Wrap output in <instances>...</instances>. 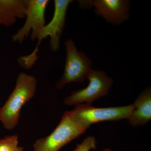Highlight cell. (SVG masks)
Wrapping results in <instances>:
<instances>
[{
  "label": "cell",
  "instance_id": "obj_1",
  "mask_svg": "<svg viewBox=\"0 0 151 151\" xmlns=\"http://www.w3.org/2000/svg\"><path fill=\"white\" fill-rule=\"evenodd\" d=\"M37 80L32 75L21 72L13 91L1 108L0 122L7 130H12L18 124L22 108L35 95Z\"/></svg>",
  "mask_w": 151,
  "mask_h": 151
},
{
  "label": "cell",
  "instance_id": "obj_2",
  "mask_svg": "<svg viewBox=\"0 0 151 151\" xmlns=\"http://www.w3.org/2000/svg\"><path fill=\"white\" fill-rule=\"evenodd\" d=\"M65 46L66 58L64 72L55 85L58 89L71 82H83L93 69L92 60L84 52L78 51L72 39L66 40Z\"/></svg>",
  "mask_w": 151,
  "mask_h": 151
},
{
  "label": "cell",
  "instance_id": "obj_3",
  "mask_svg": "<svg viewBox=\"0 0 151 151\" xmlns=\"http://www.w3.org/2000/svg\"><path fill=\"white\" fill-rule=\"evenodd\" d=\"M87 129L70 117L68 111L63 114L59 124L50 134L37 140L33 151H59L63 146L83 134Z\"/></svg>",
  "mask_w": 151,
  "mask_h": 151
},
{
  "label": "cell",
  "instance_id": "obj_4",
  "mask_svg": "<svg viewBox=\"0 0 151 151\" xmlns=\"http://www.w3.org/2000/svg\"><path fill=\"white\" fill-rule=\"evenodd\" d=\"M134 108L133 104L120 107L98 108L82 103L76 105L73 110L68 112L73 120L88 129L92 124L98 122L128 119Z\"/></svg>",
  "mask_w": 151,
  "mask_h": 151
},
{
  "label": "cell",
  "instance_id": "obj_5",
  "mask_svg": "<svg viewBox=\"0 0 151 151\" xmlns=\"http://www.w3.org/2000/svg\"><path fill=\"white\" fill-rule=\"evenodd\" d=\"M87 79L89 82L86 88L71 92L69 96L64 99L65 105L70 106L86 103L92 105L94 100L108 94L113 83V78L103 70L92 69Z\"/></svg>",
  "mask_w": 151,
  "mask_h": 151
},
{
  "label": "cell",
  "instance_id": "obj_6",
  "mask_svg": "<svg viewBox=\"0 0 151 151\" xmlns=\"http://www.w3.org/2000/svg\"><path fill=\"white\" fill-rule=\"evenodd\" d=\"M49 0H27L26 21L24 24L12 39L14 42L21 44L30 34L32 41L38 40L45 26V14Z\"/></svg>",
  "mask_w": 151,
  "mask_h": 151
},
{
  "label": "cell",
  "instance_id": "obj_7",
  "mask_svg": "<svg viewBox=\"0 0 151 151\" xmlns=\"http://www.w3.org/2000/svg\"><path fill=\"white\" fill-rule=\"evenodd\" d=\"M73 1L72 0H55L53 17L47 24L45 25L38 40L37 46L31 54L27 57L31 61L35 62L38 49L40 42L44 39L50 37V47L52 50L56 52L60 48V38L65 26L68 8Z\"/></svg>",
  "mask_w": 151,
  "mask_h": 151
},
{
  "label": "cell",
  "instance_id": "obj_8",
  "mask_svg": "<svg viewBox=\"0 0 151 151\" xmlns=\"http://www.w3.org/2000/svg\"><path fill=\"white\" fill-rule=\"evenodd\" d=\"M92 5L97 15L114 25L119 26L129 19V0H94Z\"/></svg>",
  "mask_w": 151,
  "mask_h": 151
},
{
  "label": "cell",
  "instance_id": "obj_9",
  "mask_svg": "<svg viewBox=\"0 0 151 151\" xmlns=\"http://www.w3.org/2000/svg\"><path fill=\"white\" fill-rule=\"evenodd\" d=\"M27 8V0H0V27H9L25 18Z\"/></svg>",
  "mask_w": 151,
  "mask_h": 151
},
{
  "label": "cell",
  "instance_id": "obj_10",
  "mask_svg": "<svg viewBox=\"0 0 151 151\" xmlns=\"http://www.w3.org/2000/svg\"><path fill=\"white\" fill-rule=\"evenodd\" d=\"M134 108L129 119L133 127L145 125L151 119V89L148 87L141 92L133 103Z\"/></svg>",
  "mask_w": 151,
  "mask_h": 151
},
{
  "label": "cell",
  "instance_id": "obj_11",
  "mask_svg": "<svg viewBox=\"0 0 151 151\" xmlns=\"http://www.w3.org/2000/svg\"><path fill=\"white\" fill-rule=\"evenodd\" d=\"M19 137L8 136L0 139V151H15L18 147Z\"/></svg>",
  "mask_w": 151,
  "mask_h": 151
},
{
  "label": "cell",
  "instance_id": "obj_12",
  "mask_svg": "<svg viewBox=\"0 0 151 151\" xmlns=\"http://www.w3.org/2000/svg\"><path fill=\"white\" fill-rule=\"evenodd\" d=\"M97 140L94 137H88L82 142L77 145L73 151H90L97 147Z\"/></svg>",
  "mask_w": 151,
  "mask_h": 151
},
{
  "label": "cell",
  "instance_id": "obj_13",
  "mask_svg": "<svg viewBox=\"0 0 151 151\" xmlns=\"http://www.w3.org/2000/svg\"><path fill=\"white\" fill-rule=\"evenodd\" d=\"M92 1H78L79 6L81 9L89 8L92 6Z\"/></svg>",
  "mask_w": 151,
  "mask_h": 151
},
{
  "label": "cell",
  "instance_id": "obj_14",
  "mask_svg": "<svg viewBox=\"0 0 151 151\" xmlns=\"http://www.w3.org/2000/svg\"><path fill=\"white\" fill-rule=\"evenodd\" d=\"M23 148L20 147V146H18L16 150L15 151H24Z\"/></svg>",
  "mask_w": 151,
  "mask_h": 151
},
{
  "label": "cell",
  "instance_id": "obj_15",
  "mask_svg": "<svg viewBox=\"0 0 151 151\" xmlns=\"http://www.w3.org/2000/svg\"><path fill=\"white\" fill-rule=\"evenodd\" d=\"M103 151H112L111 149L110 148H106L104 149Z\"/></svg>",
  "mask_w": 151,
  "mask_h": 151
},
{
  "label": "cell",
  "instance_id": "obj_16",
  "mask_svg": "<svg viewBox=\"0 0 151 151\" xmlns=\"http://www.w3.org/2000/svg\"><path fill=\"white\" fill-rule=\"evenodd\" d=\"M0 111H1V108H0Z\"/></svg>",
  "mask_w": 151,
  "mask_h": 151
}]
</instances>
